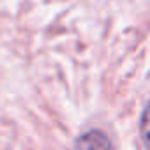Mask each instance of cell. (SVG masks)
I'll use <instances>...</instances> for the list:
<instances>
[{"mask_svg":"<svg viewBox=\"0 0 150 150\" xmlns=\"http://www.w3.org/2000/svg\"><path fill=\"white\" fill-rule=\"evenodd\" d=\"M146 110L143 111V118H141V129H143V139H145V143L148 145V132H146Z\"/></svg>","mask_w":150,"mask_h":150,"instance_id":"7a4b0ae2","label":"cell"},{"mask_svg":"<svg viewBox=\"0 0 150 150\" xmlns=\"http://www.w3.org/2000/svg\"><path fill=\"white\" fill-rule=\"evenodd\" d=\"M76 146H83V148H106V146H111V143L108 141V138L103 132L92 131V132L83 134L76 141Z\"/></svg>","mask_w":150,"mask_h":150,"instance_id":"6da1fadb","label":"cell"}]
</instances>
